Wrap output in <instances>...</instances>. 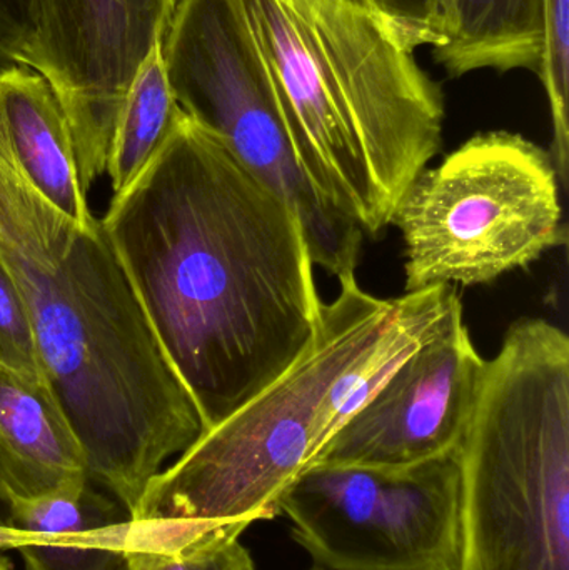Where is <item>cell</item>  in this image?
<instances>
[{
  "label": "cell",
  "instance_id": "cell-1",
  "mask_svg": "<svg viewBox=\"0 0 569 570\" xmlns=\"http://www.w3.org/2000/svg\"><path fill=\"white\" fill-rule=\"evenodd\" d=\"M100 224L204 432L313 342L324 302L296 214L187 114Z\"/></svg>",
  "mask_w": 569,
  "mask_h": 570
},
{
  "label": "cell",
  "instance_id": "cell-2",
  "mask_svg": "<svg viewBox=\"0 0 569 570\" xmlns=\"http://www.w3.org/2000/svg\"><path fill=\"white\" fill-rule=\"evenodd\" d=\"M0 261L32 324L40 371L92 484L136 518L150 482L203 435L136 291L96 220L76 223L23 176L0 129Z\"/></svg>",
  "mask_w": 569,
  "mask_h": 570
},
{
  "label": "cell",
  "instance_id": "cell-3",
  "mask_svg": "<svg viewBox=\"0 0 569 570\" xmlns=\"http://www.w3.org/2000/svg\"><path fill=\"white\" fill-rule=\"evenodd\" d=\"M243 6L304 174L364 234L380 236L443 146V90L418 63L423 46L357 0Z\"/></svg>",
  "mask_w": 569,
  "mask_h": 570
},
{
  "label": "cell",
  "instance_id": "cell-4",
  "mask_svg": "<svg viewBox=\"0 0 569 570\" xmlns=\"http://www.w3.org/2000/svg\"><path fill=\"white\" fill-rule=\"evenodd\" d=\"M337 281L307 351L156 475L133 519L269 521L281 494L460 302L453 285L381 298L356 274Z\"/></svg>",
  "mask_w": 569,
  "mask_h": 570
},
{
  "label": "cell",
  "instance_id": "cell-5",
  "mask_svg": "<svg viewBox=\"0 0 569 570\" xmlns=\"http://www.w3.org/2000/svg\"><path fill=\"white\" fill-rule=\"evenodd\" d=\"M458 570H569V338L545 318L510 325L484 361L457 452Z\"/></svg>",
  "mask_w": 569,
  "mask_h": 570
},
{
  "label": "cell",
  "instance_id": "cell-6",
  "mask_svg": "<svg viewBox=\"0 0 569 570\" xmlns=\"http://www.w3.org/2000/svg\"><path fill=\"white\" fill-rule=\"evenodd\" d=\"M560 179L521 134L481 132L408 187L391 224L404 240L406 292L490 284L567 244Z\"/></svg>",
  "mask_w": 569,
  "mask_h": 570
},
{
  "label": "cell",
  "instance_id": "cell-7",
  "mask_svg": "<svg viewBox=\"0 0 569 570\" xmlns=\"http://www.w3.org/2000/svg\"><path fill=\"white\" fill-rule=\"evenodd\" d=\"M163 53L183 112L294 210L314 266L356 274L364 233L304 174L243 0H177Z\"/></svg>",
  "mask_w": 569,
  "mask_h": 570
},
{
  "label": "cell",
  "instance_id": "cell-8",
  "mask_svg": "<svg viewBox=\"0 0 569 570\" xmlns=\"http://www.w3.org/2000/svg\"><path fill=\"white\" fill-rule=\"evenodd\" d=\"M277 514L323 569H460L457 455L403 469L311 465L281 494Z\"/></svg>",
  "mask_w": 569,
  "mask_h": 570
},
{
  "label": "cell",
  "instance_id": "cell-9",
  "mask_svg": "<svg viewBox=\"0 0 569 570\" xmlns=\"http://www.w3.org/2000/svg\"><path fill=\"white\" fill-rule=\"evenodd\" d=\"M177 0H42L36 67L72 129L84 193L106 174L117 117Z\"/></svg>",
  "mask_w": 569,
  "mask_h": 570
},
{
  "label": "cell",
  "instance_id": "cell-10",
  "mask_svg": "<svg viewBox=\"0 0 569 570\" xmlns=\"http://www.w3.org/2000/svg\"><path fill=\"white\" fill-rule=\"evenodd\" d=\"M461 301L327 442L313 465L403 469L457 455L483 375Z\"/></svg>",
  "mask_w": 569,
  "mask_h": 570
},
{
  "label": "cell",
  "instance_id": "cell-11",
  "mask_svg": "<svg viewBox=\"0 0 569 570\" xmlns=\"http://www.w3.org/2000/svg\"><path fill=\"white\" fill-rule=\"evenodd\" d=\"M0 484L10 502L77 495L92 484L82 448L46 379L3 364Z\"/></svg>",
  "mask_w": 569,
  "mask_h": 570
},
{
  "label": "cell",
  "instance_id": "cell-12",
  "mask_svg": "<svg viewBox=\"0 0 569 570\" xmlns=\"http://www.w3.org/2000/svg\"><path fill=\"white\" fill-rule=\"evenodd\" d=\"M0 129L33 189L60 213L89 226L72 129L52 83L23 66L0 67Z\"/></svg>",
  "mask_w": 569,
  "mask_h": 570
},
{
  "label": "cell",
  "instance_id": "cell-13",
  "mask_svg": "<svg viewBox=\"0 0 569 570\" xmlns=\"http://www.w3.org/2000/svg\"><path fill=\"white\" fill-rule=\"evenodd\" d=\"M10 528L32 534L17 549L23 570L126 568L129 515L94 484L77 495L12 501Z\"/></svg>",
  "mask_w": 569,
  "mask_h": 570
},
{
  "label": "cell",
  "instance_id": "cell-14",
  "mask_svg": "<svg viewBox=\"0 0 569 570\" xmlns=\"http://www.w3.org/2000/svg\"><path fill=\"white\" fill-rule=\"evenodd\" d=\"M543 0H430L431 53L451 79L494 70L537 73Z\"/></svg>",
  "mask_w": 569,
  "mask_h": 570
},
{
  "label": "cell",
  "instance_id": "cell-15",
  "mask_svg": "<svg viewBox=\"0 0 569 570\" xmlns=\"http://www.w3.org/2000/svg\"><path fill=\"white\" fill-rule=\"evenodd\" d=\"M180 114L183 109L170 87L159 40L140 62L117 117L106 169L114 196L133 186L156 159L176 129Z\"/></svg>",
  "mask_w": 569,
  "mask_h": 570
},
{
  "label": "cell",
  "instance_id": "cell-16",
  "mask_svg": "<svg viewBox=\"0 0 569 570\" xmlns=\"http://www.w3.org/2000/svg\"><path fill=\"white\" fill-rule=\"evenodd\" d=\"M129 521L124 570H257L241 541L247 524Z\"/></svg>",
  "mask_w": 569,
  "mask_h": 570
},
{
  "label": "cell",
  "instance_id": "cell-17",
  "mask_svg": "<svg viewBox=\"0 0 569 570\" xmlns=\"http://www.w3.org/2000/svg\"><path fill=\"white\" fill-rule=\"evenodd\" d=\"M537 76L550 106L553 142L550 156L563 189L569 159V0H543L541 50Z\"/></svg>",
  "mask_w": 569,
  "mask_h": 570
},
{
  "label": "cell",
  "instance_id": "cell-18",
  "mask_svg": "<svg viewBox=\"0 0 569 570\" xmlns=\"http://www.w3.org/2000/svg\"><path fill=\"white\" fill-rule=\"evenodd\" d=\"M0 364L26 374L42 375L26 301L2 261H0Z\"/></svg>",
  "mask_w": 569,
  "mask_h": 570
},
{
  "label": "cell",
  "instance_id": "cell-19",
  "mask_svg": "<svg viewBox=\"0 0 569 570\" xmlns=\"http://www.w3.org/2000/svg\"><path fill=\"white\" fill-rule=\"evenodd\" d=\"M42 0H0V66L36 67Z\"/></svg>",
  "mask_w": 569,
  "mask_h": 570
},
{
  "label": "cell",
  "instance_id": "cell-20",
  "mask_svg": "<svg viewBox=\"0 0 569 570\" xmlns=\"http://www.w3.org/2000/svg\"><path fill=\"white\" fill-rule=\"evenodd\" d=\"M384 12L403 23L420 39L421 46L431 47L430 30L426 26L430 0H376Z\"/></svg>",
  "mask_w": 569,
  "mask_h": 570
},
{
  "label": "cell",
  "instance_id": "cell-21",
  "mask_svg": "<svg viewBox=\"0 0 569 570\" xmlns=\"http://www.w3.org/2000/svg\"><path fill=\"white\" fill-rule=\"evenodd\" d=\"M32 535L27 532L16 531V529L0 528V551L7 549H19L20 546L26 544Z\"/></svg>",
  "mask_w": 569,
  "mask_h": 570
},
{
  "label": "cell",
  "instance_id": "cell-22",
  "mask_svg": "<svg viewBox=\"0 0 569 570\" xmlns=\"http://www.w3.org/2000/svg\"><path fill=\"white\" fill-rule=\"evenodd\" d=\"M10 512H12V502H10L3 485L0 484V528L12 529L10 528Z\"/></svg>",
  "mask_w": 569,
  "mask_h": 570
},
{
  "label": "cell",
  "instance_id": "cell-23",
  "mask_svg": "<svg viewBox=\"0 0 569 570\" xmlns=\"http://www.w3.org/2000/svg\"><path fill=\"white\" fill-rule=\"evenodd\" d=\"M0 570H12L9 559L3 556V551H0Z\"/></svg>",
  "mask_w": 569,
  "mask_h": 570
},
{
  "label": "cell",
  "instance_id": "cell-24",
  "mask_svg": "<svg viewBox=\"0 0 569 570\" xmlns=\"http://www.w3.org/2000/svg\"><path fill=\"white\" fill-rule=\"evenodd\" d=\"M307 570H327V569L320 568V566H313V568L307 569Z\"/></svg>",
  "mask_w": 569,
  "mask_h": 570
}]
</instances>
